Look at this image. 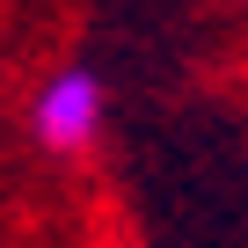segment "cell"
I'll return each instance as SVG.
<instances>
[{
	"instance_id": "obj_1",
	"label": "cell",
	"mask_w": 248,
	"mask_h": 248,
	"mask_svg": "<svg viewBox=\"0 0 248 248\" xmlns=\"http://www.w3.org/2000/svg\"><path fill=\"white\" fill-rule=\"evenodd\" d=\"M37 139L44 146H59V154H80L95 132H102V80L88 73V66H66V73H51L44 88H37Z\"/></svg>"
}]
</instances>
